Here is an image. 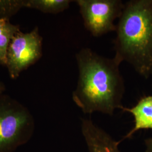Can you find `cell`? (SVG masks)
<instances>
[{
  "instance_id": "1",
  "label": "cell",
  "mask_w": 152,
  "mask_h": 152,
  "mask_svg": "<svg viewBox=\"0 0 152 152\" xmlns=\"http://www.w3.org/2000/svg\"><path fill=\"white\" fill-rule=\"evenodd\" d=\"M79 76L72 93L75 103L85 114L100 112L112 115L121 109L125 83L120 71L121 62L116 57L108 58L89 48L76 55Z\"/></svg>"
},
{
  "instance_id": "2",
  "label": "cell",
  "mask_w": 152,
  "mask_h": 152,
  "mask_svg": "<svg viewBox=\"0 0 152 152\" xmlns=\"http://www.w3.org/2000/svg\"><path fill=\"white\" fill-rule=\"evenodd\" d=\"M114 50L145 79L152 76V0H131L125 4L116 28Z\"/></svg>"
},
{
  "instance_id": "3",
  "label": "cell",
  "mask_w": 152,
  "mask_h": 152,
  "mask_svg": "<svg viewBox=\"0 0 152 152\" xmlns=\"http://www.w3.org/2000/svg\"><path fill=\"white\" fill-rule=\"evenodd\" d=\"M35 130L27 107L4 93L0 94V152H14L27 144Z\"/></svg>"
},
{
  "instance_id": "4",
  "label": "cell",
  "mask_w": 152,
  "mask_h": 152,
  "mask_svg": "<svg viewBox=\"0 0 152 152\" xmlns=\"http://www.w3.org/2000/svg\"><path fill=\"white\" fill-rule=\"evenodd\" d=\"M42 41L37 27L30 32L19 31L12 38L7 50L6 64L12 79L18 78L22 72L41 58Z\"/></svg>"
},
{
  "instance_id": "5",
  "label": "cell",
  "mask_w": 152,
  "mask_h": 152,
  "mask_svg": "<svg viewBox=\"0 0 152 152\" xmlns=\"http://www.w3.org/2000/svg\"><path fill=\"white\" fill-rule=\"evenodd\" d=\"M85 27L93 36L115 31V19L120 18L125 4L121 0H77Z\"/></svg>"
},
{
  "instance_id": "6",
  "label": "cell",
  "mask_w": 152,
  "mask_h": 152,
  "mask_svg": "<svg viewBox=\"0 0 152 152\" xmlns=\"http://www.w3.org/2000/svg\"><path fill=\"white\" fill-rule=\"evenodd\" d=\"M81 131L88 152H121L118 148L120 141H115L92 120L82 119Z\"/></svg>"
},
{
  "instance_id": "7",
  "label": "cell",
  "mask_w": 152,
  "mask_h": 152,
  "mask_svg": "<svg viewBox=\"0 0 152 152\" xmlns=\"http://www.w3.org/2000/svg\"><path fill=\"white\" fill-rule=\"evenodd\" d=\"M121 109L130 113L134 118V126L124 139L130 138L140 130H152V95L140 98L131 108L122 107Z\"/></svg>"
},
{
  "instance_id": "8",
  "label": "cell",
  "mask_w": 152,
  "mask_h": 152,
  "mask_svg": "<svg viewBox=\"0 0 152 152\" xmlns=\"http://www.w3.org/2000/svg\"><path fill=\"white\" fill-rule=\"evenodd\" d=\"M72 2L71 0H24V7L56 14L68 9Z\"/></svg>"
},
{
  "instance_id": "9",
  "label": "cell",
  "mask_w": 152,
  "mask_h": 152,
  "mask_svg": "<svg viewBox=\"0 0 152 152\" xmlns=\"http://www.w3.org/2000/svg\"><path fill=\"white\" fill-rule=\"evenodd\" d=\"M20 31V26L11 23L9 20L0 19V65L5 66L9 45L16 33Z\"/></svg>"
},
{
  "instance_id": "10",
  "label": "cell",
  "mask_w": 152,
  "mask_h": 152,
  "mask_svg": "<svg viewBox=\"0 0 152 152\" xmlns=\"http://www.w3.org/2000/svg\"><path fill=\"white\" fill-rule=\"evenodd\" d=\"M23 7L24 0H0V19L10 20Z\"/></svg>"
},
{
  "instance_id": "11",
  "label": "cell",
  "mask_w": 152,
  "mask_h": 152,
  "mask_svg": "<svg viewBox=\"0 0 152 152\" xmlns=\"http://www.w3.org/2000/svg\"><path fill=\"white\" fill-rule=\"evenodd\" d=\"M145 152H152V137L148 138L145 141Z\"/></svg>"
},
{
  "instance_id": "12",
  "label": "cell",
  "mask_w": 152,
  "mask_h": 152,
  "mask_svg": "<svg viewBox=\"0 0 152 152\" xmlns=\"http://www.w3.org/2000/svg\"><path fill=\"white\" fill-rule=\"evenodd\" d=\"M6 90V86L5 84L2 82L0 81V94L4 93Z\"/></svg>"
}]
</instances>
